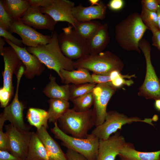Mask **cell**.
Here are the masks:
<instances>
[{
	"label": "cell",
	"instance_id": "f35d334b",
	"mask_svg": "<svg viewBox=\"0 0 160 160\" xmlns=\"http://www.w3.org/2000/svg\"><path fill=\"white\" fill-rule=\"evenodd\" d=\"M30 7L38 8L45 7L50 5L53 0H28Z\"/></svg>",
	"mask_w": 160,
	"mask_h": 160
},
{
	"label": "cell",
	"instance_id": "d590c367",
	"mask_svg": "<svg viewBox=\"0 0 160 160\" xmlns=\"http://www.w3.org/2000/svg\"><path fill=\"white\" fill-rule=\"evenodd\" d=\"M141 4L147 10L156 12L159 6L158 0H142Z\"/></svg>",
	"mask_w": 160,
	"mask_h": 160
},
{
	"label": "cell",
	"instance_id": "52a82bcc",
	"mask_svg": "<svg viewBox=\"0 0 160 160\" xmlns=\"http://www.w3.org/2000/svg\"><path fill=\"white\" fill-rule=\"evenodd\" d=\"M156 121L153 116L152 119H141L137 117H128L122 113L114 111L107 112L104 122L100 125L95 127L91 134L99 140H105L108 138L122 127L127 124L134 122H143L153 125L152 121Z\"/></svg>",
	"mask_w": 160,
	"mask_h": 160
},
{
	"label": "cell",
	"instance_id": "ba28073f",
	"mask_svg": "<svg viewBox=\"0 0 160 160\" xmlns=\"http://www.w3.org/2000/svg\"><path fill=\"white\" fill-rule=\"evenodd\" d=\"M62 31L58 39L60 49L65 56L78 60L89 54L87 41L77 34L71 25L63 28Z\"/></svg>",
	"mask_w": 160,
	"mask_h": 160
},
{
	"label": "cell",
	"instance_id": "cb8c5ba5",
	"mask_svg": "<svg viewBox=\"0 0 160 160\" xmlns=\"http://www.w3.org/2000/svg\"><path fill=\"white\" fill-rule=\"evenodd\" d=\"M26 160H50L46 148L36 133L32 132Z\"/></svg>",
	"mask_w": 160,
	"mask_h": 160
},
{
	"label": "cell",
	"instance_id": "8992f818",
	"mask_svg": "<svg viewBox=\"0 0 160 160\" xmlns=\"http://www.w3.org/2000/svg\"><path fill=\"white\" fill-rule=\"evenodd\" d=\"M139 47L145 57L146 73L144 81L139 89L138 95L147 99H160V83L152 64L151 57V47L148 41L142 39Z\"/></svg>",
	"mask_w": 160,
	"mask_h": 160
},
{
	"label": "cell",
	"instance_id": "d4e9b609",
	"mask_svg": "<svg viewBox=\"0 0 160 160\" xmlns=\"http://www.w3.org/2000/svg\"><path fill=\"white\" fill-rule=\"evenodd\" d=\"M47 102L49 105L47 111L49 122L54 123L57 121L69 108L70 103L68 101L60 99H50Z\"/></svg>",
	"mask_w": 160,
	"mask_h": 160
},
{
	"label": "cell",
	"instance_id": "681fc988",
	"mask_svg": "<svg viewBox=\"0 0 160 160\" xmlns=\"http://www.w3.org/2000/svg\"><path fill=\"white\" fill-rule=\"evenodd\" d=\"M159 82H160V79H159Z\"/></svg>",
	"mask_w": 160,
	"mask_h": 160
},
{
	"label": "cell",
	"instance_id": "5bb4252c",
	"mask_svg": "<svg viewBox=\"0 0 160 160\" xmlns=\"http://www.w3.org/2000/svg\"><path fill=\"white\" fill-rule=\"evenodd\" d=\"M4 39L15 51L23 63L25 67L23 75L25 78L32 79L36 76L42 74L45 70V66L35 55L29 53L25 47H19L9 41Z\"/></svg>",
	"mask_w": 160,
	"mask_h": 160
},
{
	"label": "cell",
	"instance_id": "8fae6325",
	"mask_svg": "<svg viewBox=\"0 0 160 160\" xmlns=\"http://www.w3.org/2000/svg\"><path fill=\"white\" fill-rule=\"evenodd\" d=\"M5 129L8 151L16 156L25 159L32 132L20 131L11 124L6 125Z\"/></svg>",
	"mask_w": 160,
	"mask_h": 160
},
{
	"label": "cell",
	"instance_id": "44dd1931",
	"mask_svg": "<svg viewBox=\"0 0 160 160\" xmlns=\"http://www.w3.org/2000/svg\"><path fill=\"white\" fill-rule=\"evenodd\" d=\"M118 156L120 160H160V150L150 152L139 151L133 144L126 142Z\"/></svg>",
	"mask_w": 160,
	"mask_h": 160
},
{
	"label": "cell",
	"instance_id": "f546056e",
	"mask_svg": "<svg viewBox=\"0 0 160 160\" xmlns=\"http://www.w3.org/2000/svg\"><path fill=\"white\" fill-rule=\"evenodd\" d=\"M140 14L142 21L148 30L152 33L159 29L156 12L148 10L142 6V10Z\"/></svg>",
	"mask_w": 160,
	"mask_h": 160
},
{
	"label": "cell",
	"instance_id": "f1b7e54d",
	"mask_svg": "<svg viewBox=\"0 0 160 160\" xmlns=\"http://www.w3.org/2000/svg\"><path fill=\"white\" fill-rule=\"evenodd\" d=\"M73 105L72 109L78 112H84L91 109L93 104L92 92L76 97L70 100Z\"/></svg>",
	"mask_w": 160,
	"mask_h": 160
},
{
	"label": "cell",
	"instance_id": "e0dca14e",
	"mask_svg": "<svg viewBox=\"0 0 160 160\" xmlns=\"http://www.w3.org/2000/svg\"><path fill=\"white\" fill-rule=\"evenodd\" d=\"M126 143L118 132L106 140H99L97 160H115Z\"/></svg>",
	"mask_w": 160,
	"mask_h": 160
},
{
	"label": "cell",
	"instance_id": "7bdbcfd3",
	"mask_svg": "<svg viewBox=\"0 0 160 160\" xmlns=\"http://www.w3.org/2000/svg\"><path fill=\"white\" fill-rule=\"evenodd\" d=\"M152 33V45L156 47L160 52V30L158 29Z\"/></svg>",
	"mask_w": 160,
	"mask_h": 160
},
{
	"label": "cell",
	"instance_id": "9c48e42d",
	"mask_svg": "<svg viewBox=\"0 0 160 160\" xmlns=\"http://www.w3.org/2000/svg\"><path fill=\"white\" fill-rule=\"evenodd\" d=\"M24 69L23 66L19 69L16 76V89L13 99L10 104L4 108L0 115V122L4 124L6 121H8L13 126L22 131H29L28 128L23 120V112L25 107L19 101L18 98L19 84Z\"/></svg>",
	"mask_w": 160,
	"mask_h": 160
},
{
	"label": "cell",
	"instance_id": "8d00e7d4",
	"mask_svg": "<svg viewBox=\"0 0 160 160\" xmlns=\"http://www.w3.org/2000/svg\"><path fill=\"white\" fill-rule=\"evenodd\" d=\"M125 4L123 0H111L107 5V7L111 10L116 12L121 10Z\"/></svg>",
	"mask_w": 160,
	"mask_h": 160
},
{
	"label": "cell",
	"instance_id": "bcb514c9",
	"mask_svg": "<svg viewBox=\"0 0 160 160\" xmlns=\"http://www.w3.org/2000/svg\"><path fill=\"white\" fill-rule=\"evenodd\" d=\"M156 13L158 16V28L160 30V6H159Z\"/></svg>",
	"mask_w": 160,
	"mask_h": 160
},
{
	"label": "cell",
	"instance_id": "4fadbf2b",
	"mask_svg": "<svg viewBox=\"0 0 160 160\" xmlns=\"http://www.w3.org/2000/svg\"><path fill=\"white\" fill-rule=\"evenodd\" d=\"M9 31L19 35L23 44L27 47H35L46 44L51 37V36L44 35L25 25L20 19L13 21Z\"/></svg>",
	"mask_w": 160,
	"mask_h": 160
},
{
	"label": "cell",
	"instance_id": "836d02e7",
	"mask_svg": "<svg viewBox=\"0 0 160 160\" xmlns=\"http://www.w3.org/2000/svg\"><path fill=\"white\" fill-rule=\"evenodd\" d=\"M0 36L7 39L15 45L20 47H23V44L21 40L14 36L9 31H7L0 26Z\"/></svg>",
	"mask_w": 160,
	"mask_h": 160
},
{
	"label": "cell",
	"instance_id": "484cf974",
	"mask_svg": "<svg viewBox=\"0 0 160 160\" xmlns=\"http://www.w3.org/2000/svg\"><path fill=\"white\" fill-rule=\"evenodd\" d=\"M3 1L14 20L20 19L30 7L28 0H4Z\"/></svg>",
	"mask_w": 160,
	"mask_h": 160
},
{
	"label": "cell",
	"instance_id": "277c9868",
	"mask_svg": "<svg viewBox=\"0 0 160 160\" xmlns=\"http://www.w3.org/2000/svg\"><path fill=\"white\" fill-rule=\"evenodd\" d=\"M54 125L50 131L56 138L62 141V145L81 154L87 160H97L99 142L97 137L91 133L85 138L73 137L62 131L57 121Z\"/></svg>",
	"mask_w": 160,
	"mask_h": 160
},
{
	"label": "cell",
	"instance_id": "b9f144b4",
	"mask_svg": "<svg viewBox=\"0 0 160 160\" xmlns=\"http://www.w3.org/2000/svg\"><path fill=\"white\" fill-rule=\"evenodd\" d=\"M0 160H26L12 155L7 151L0 150Z\"/></svg>",
	"mask_w": 160,
	"mask_h": 160
},
{
	"label": "cell",
	"instance_id": "3957f363",
	"mask_svg": "<svg viewBox=\"0 0 160 160\" xmlns=\"http://www.w3.org/2000/svg\"><path fill=\"white\" fill-rule=\"evenodd\" d=\"M75 68H84L97 74L108 75L113 71L120 72L124 64L121 59L111 52L107 51L89 54L74 62Z\"/></svg>",
	"mask_w": 160,
	"mask_h": 160
},
{
	"label": "cell",
	"instance_id": "ffe728a7",
	"mask_svg": "<svg viewBox=\"0 0 160 160\" xmlns=\"http://www.w3.org/2000/svg\"><path fill=\"white\" fill-rule=\"evenodd\" d=\"M110 41L108 25L105 23L87 41L89 54H96L103 52Z\"/></svg>",
	"mask_w": 160,
	"mask_h": 160
},
{
	"label": "cell",
	"instance_id": "d6986e66",
	"mask_svg": "<svg viewBox=\"0 0 160 160\" xmlns=\"http://www.w3.org/2000/svg\"><path fill=\"white\" fill-rule=\"evenodd\" d=\"M36 133L43 143L50 160H67L65 154L49 134L47 128L42 127L37 129Z\"/></svg>",
	"mask_w": 160,
	"mask_h": 160
},
{
	"label": "cell",
	"instance_id": "74e56055",
	"mask_svg": "<svg viewBox=\"0 0 160 160\" xmlns=\"http://www.w3.org/2000/svg\"><path fill=\"white\" fill-rule=\"evenodd\" d=\"M92 78L93 83L96 84L106 83L111 82V77L110 75H104L92 73Z\"/></svg>",
	"mask_w": 160,
	"mask_h": 160
},
{
	"label": "cell",
	"instance_id": "603a6c76",
	"mask_svg": "<svg viewBox=\"0 0 160 160\" xmlns=\"http://www.w3.org/2000/svg\"><path fill=\"white\" fill-rule=\"evenodd\" d=\"M49 82L43 89L42 92L50 99H62L68 101L70 100V85H59L56 81V78L51 74Z\"/></svg>",
	"mask_w": 160,
	"mask_h": 160
},
{
	"label": "cell",
	"instance_id": "ab89813d",
	"mask_svg": "<svg viewBox=\"0 0 160 160\" xmlns=\"http://www.w3.org/2000/svg\"><path fill=\"white\" fill-rule=\"evenodd\" d=\"M4 124H0V150L8 151L7 136L3 131Z\"/></svg>",
	"mask_w": 160,
	"mask_h": 160
},
{
	"label": "cell",
	"instance_id": "ee69618b",
	"mask_svg": "<svg viewBox=\"0 0 160 160\" xmlns=\"http://www.w3.org/2000/svg\"><path fill=\"white\" fill-rule=\"evenodd\" d=\"M6 42L4 38L0 37V52L2 51L5 47Z\"/></svg>",
	"mask_w": 160,
	"mask_h": 160
},
{
	"label": "cell",
	"instance_id": "83f0119b",
	"mask_svg": "<svg viewBox=\"0 0 160 160\" xmlns=\"http://www.w3.org/2000/svg\"><path fill=\"white\" fill-rule=\"evenodd\" d=\"M102 25L100 23L96 21H77L73 28L77 34L87 41L93 35Z\"/></svg>",
	"mask_w": 160,
	"mask_h": 160
},
{
	"label": "cell",
	"instance_id": "f6af8a7d",
	"mask_svg": "<svg viewBox=\"0 0 160 160\" xmlns=\"http://www.w3.org/2000/svg\"><path fill=\"white\" fill-rule=\"evenodd\" d=\"M154 106L156 109L160 111V99L155 100Z\"/></svg>",
	"mask_w": 160,
	"mask_h": 160
},
{
	"label": "cell",
	"instance_id": "7402d4cb",
	"mask_svg": "<svg viewBox=\"0 0 160 160\" xmlns=\"http://www.w3.org/2000/svg\"><path fill=\"white\" fill-rule=\"evenodd\" d=\"M60 73L61 82L65 84L94 83L91 75L89 71L85 69L80 68L72 71L62 69Z\"/></svg>",
	"mask_w": 160,
	"mask_h": 160
},
{
	"label": "cell",
	"instance_id": "4dcf8cb0",
	"mask_svg": "<svg viewBox=\"0 0 160 160\" xmlns=\"http://www.w3.org/2000/svg\"><path fill=\"white\" fill-rule=\"evenodd\" d=\"M96 84L95 83H86L70 85V100L92 92Z\"/></svg>",
	"mask_w": 160,
	"mask_h": 160
},
{
	"label": "cell",
	"instance_id": "7a4b0ae2",
	"mask_svg": "<svg viewBox=\"0 0 160 160\" xmlns=\"http://www.w3.org/2000/svg\"><path fill=\"white\" fill-rule=\"evenodd\" d=\"M50 41L37 47H27L30 53L35 55L48 68L53 70L60 77L62 69L68 71L75 70L74 61L65 56L62 52L59 44L58 36L56 31L52 32Z\"/></svg>",
	"mask_w": 160,
	"mask_h": 160
},
{
	"label": "cell",
	"instance_id": "ac0fdd59",
	"mask_svg": "<svg viewBox=\"0 0 160 160\" xmlns=\"http://www.w3.org/2000/svg\"><path fill=\"white\" fill-rule=\"evenodd\" d=\"M107 6L102 1L97 5L85 7L81 4L73 8L72 13L77 21L82 22L94 20H103L105 17Z\"/></svg>",
	"mask_w": 160,
	"mask_h": 160
},
{
	"label": "cell",
	"instance_id": "4316f807",
	"mask_svg": "<svg viewBox=\"0 0 160 160\" xmlns=\"http://www.w3.org/2000/svg\"><path fill=\"white\" fill-rule=\"evenodd\" d=\"M26 118L30 124L36 127L37 129L42 127L47 129L48 128V112L44 109L30 108L27 111Z\"/></svg>",
	"mask_w": 160,
	"mask_h": 160
},
{
	"label": "cell",
	"instance_id": "2e32d148",
	"mask_svg": "<svg viewBox=\"0 0 160 160\" xmlns=\"http://www.w3.org/2000/svg\"><path fill=\"white\" fill-rule=\"evenodd\" d=\"M41 8L30 7L20 19L21 20L32 28L54 31L57 22L48 14L42 13Z\"/></svg>",
	"mask_w": 160,
	"mask_h": 160
},
{
	"label": "cell",
	"instance_id": "d6a6232c",
	"mask_svg": "<svg viewBox=\"0 0 160 160\" xmlns=\"http://www.w3.org/2000/svg\"><path fill=\"white\" fill-rule=\"evenodd\" d=\"M135 75H123L120 73L114 78L111 82V84L114 87L117 88L121 87L124 85L130 86L133 84L134 82L131 79L126 80L124 78L130 79L132 77H135Z\"/></svg>",
	"mask_w": 160,
	"mask_h": 160
},
{
	"label": "cell",
	"instance_id": "5b68a950",
	"mask_svg": "<svg viewBox=\"0 0 160 160\" xmlns=\"http://www.w3.org/2000/svg\"><path fill=\"white\" fill-rule=\"evenodd\" d=\"M59 128L65 133L73 137L85 138L94 126L92 109L84 112H78L69 108L57 121Z\"/></svg>",
	"mask_w": 160,
	"mask_h": 160
},
{
	"label": "cell",
	"instance_id": "7c38bea8",
	"mask_svg": "<svg viewBox=\"0 0 160 160\" xmlns=\"http://www.w3.org/2000/svg\"><path fill=\"white\" fill-rule=\"evenodd\" d=\"M4 63V70L2 72L3 87L12 96L14 88L12 84L14 74L16 76L20 67L23 64L15 51L11 46L5 47L0 52Z\"/></svg>",
	"mask_w": 160,
	"mask_h": 160
},
{
	"label": "cell",
	"instance_id": "e575fe53",
	"mask_svg": "<svg viewBox=\"0 0 160 160\" xmlns=\"http://www.w3.org/2000/svg\"><path fill=\"white\" fill-rule=\"evenodd\" d=\"M12 96L7 90L3 87L0 89V106L5 108L8 105V104Z\"/></svg>",
	"mask_w": 160,
	"mask_h": 160
},
{
	"label": "cell",
	"instance_id": "9a60e30c",
	"mask_svg": "<svg viewBox=\"0 0 160 160\" xmlns=\"http://www.w3.org/2000/svg\"><path fill=\"white\" fill-rule=\"evenodd\" d=\"M74 3L68 0H53L48 7H41L43 14H48L55 21L66 22L73 27L77 22L74 18L72 11L75 7Z\"/></svg>",
	"mask_w": 160,
	"mask_h": 160
},
{
	"label": "cell",
	"instance_id": "7dc6e473",
	"mask_svg": "<svg viewBox=\"0 0 160 160\" xmlns=\"http://www.w3.org/2000/svg\"><path fill=\"white\" fill-rule=\"evenodd\" d=\"M100 0H89L88 1L90 5L94 6L97 5L99 3Z\"/></svg>",
	"mask_w": 160,
	"mask_h": 160
},
{
	"label": "cell",
	"instance_id": "1f68e13d",
	"mask_svg": "<svg viewBox=\"0 0 160 160\" xmlns=\"http://www.w3.org/2000/svg\"><path fill=\"white\" fill-rule=\"evenodd\" d=\"M14 21L6 8L3 0H0V26L9 31Z\"/></svg>",
	"mask_w": 160,
	"mask_h": 160
},
{
	"label": "cell",
	"instance_id": "30bf717a",
	"mask_svg": "<svg viewBox=\"0 0 160 160\" xmlns=\"http://www.w3.org/2000/svg\"><path fill=\"white\" fill-rule=\"evenodd\" d=\"M116 88L111 82L97 84L92 92L93 96L92 117L94 126H99L104 121L108 104L116 92Z\"/></svg>",
	"mask_w": 160,
	"mask_h": 160
},
{
	"label": "cell",
	"instance_id": "60d3db41",
	"mask_svg": "<svg viewBox=\"0 0 160 160\" xmlns=\"http://www.w3.org/2000/svg\"><path fill=\"white\" fill-rule=\"evenodd\" d=\"M65 154L67 160H87L82 155L71 149H68Z\"/></svg>",
	"mask_w": 160,
	"mask_h": 160
},
{
	"label": "cell",
	"instance_id": "c3c4849f",
	"mask_svg": "<svg viewBox=\"0 0 160 160\" xmlns=\"http://www.w3.org/2000/svg\"><path fill=\"white\" fill-rule=\"evenodd\" d=\"M159 5L160 6V0H158Z\"/></svg>",
	"mask_w": 160,
	"mask_h": 160
},
{
	"label": "cell",
	"instance_id": "6da1fadb",
	"mask_svg": "<svg viewBox=\"0 0 160 160\" xmlns=\"http://www.w3.org/2000/svg\"><path fill=\"white\" fill-rule=\"evenodd\" d=\"M147 30L140 14L134 12L116 25L115 38L118 44L123 49L127 51H135L140 53L139 43Z\"/></svg>",
	"mask_w": 160,
	"mask_h": 160
}]
</instances>
